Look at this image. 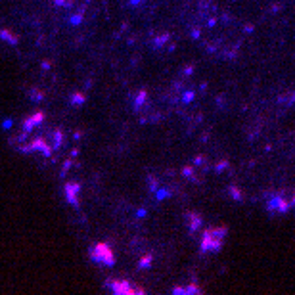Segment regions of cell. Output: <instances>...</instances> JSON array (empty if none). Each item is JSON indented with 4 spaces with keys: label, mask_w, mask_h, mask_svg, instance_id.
<instances>
[{
    "label": "cell",
    "mask_w": 295,
    "mask_h": 295,
    "mask_svg": "<svg viewBox=\"0 0 295 295\" xmlns=\"http://www.w3.org/2000/svg\"><path fill=\"white\" fill-rule=\"evenodd\" d=\"M226 226L221 228H207L203 232V238H201V253H207V251H219L221 245L224 242L226 236Z\"/></svg>",
    "instance_id": "obj_1"
},
{
    "label": "cell",
    "mask_w": 295,
    "mask_h": 295,
    "mask_svg": "<svg viewBox=\"0 0 295 295\" xmlns=\"http://www.w3.org/2000/svg\"><path fill=\"white\" fill-rule=\"evenodd\" d=\"M90 259L96 261V262H102V265H105V267H113L115 265V255L109 249V245L104 243V242H100L98 245H94L90 249Z\"/></svg>",
    "instance_id": "obj_2"
},
{
    "label": "cell",
    "mask_w": 295,
    "mask_h": 295,
    "mask_svg": "<svg viewBox=\"0 0 295 295\" xmlns=\"http://www.w3.org/2000/svg\"><path fill=\"white\" fill-rule=\"evenodd\" d=\"M105 286L109 287L113 293H119V295L144 293L142 289H136V286H132V284H130V282H127V280H113V278H107V280H105Z\"/></svg>",
    "instance_id": "obj_3"
},
{
    "label": "cell",
    "mask_w": 295,
    "mask_h": 295,
    "mask_svg": "<svg viewBox=\"0 0 295 295\" xmlns=\"http://www.w3.org/2000/svg\"><path fill=\"white\" fill-rule=\"evenodd\" d=\"M65 196H67V201L73 205V207H79V190H81V184L79 182H73L69 180L65 184Z\"/></svg>",
    "instance_id": "obj_4"
},
{
    "label": "cell",
    "mask_w": 295,
    "mask_h": 295,
    "mask_svg": "<svg viewBox=\"0 0 295 295\" xmlns=\"http://www.w3.org/2000/svg\"><path fill=\"white\" fill-rule=\"evenodd\" d=\"M33 150H38L44 155H50L52 153V148L48 146V142H46L44 138H37V140H33V142L29 144V151H33Z\"/></svg>",
    "instance_id": "obj_5"
},
{
    "label": "cell",
    "mask_w": 295,
    "mask_h": 295,
    "mask_svg": "<svg viewBox=\"0 0 295 295\" xmlns=\"http://www.w3.org/2000/svg\"><path fill=\"white\" fill-rule=\"evenodd\" d=\"M42 121H44V113H40V111H38V113H35L33 117L25 119V123H23V132H27V134H29L31 130H33V127H35V125H40Z\"/></svg>",
    "instance_id": "obj_6"
},
{
    "label": "cell",
    "mask_w": 295,
    "mask_h": 295,
    "mask_svg": "<svg viewBox=\"0 0 295 295\" xmlns=\"http://www.w3.org/2000/svg\"><path fill=\"white\" fill-rule=\"evenodd\" d=\"M173 293H180V295H186V293H199V287L196 284L192 286H186V287H175Z\"/></svg>",
    "instance_id": "obj_7"
},
{
    "label": "cell",
    "mask_w": 295,
    "mask_h": 295,
    "mask_svg": "<svg viewBox=\"0 0 295 295\" xmlns=\"http://www.w3.org/2000/svg\"><path fill=\"white\" fill-rule=\"evenodd\" d=\"M0 38H4V40H8V42H12V44H15V42H18V37H15V35H12L10 31H6V29H2V31H0Z\"/></svg>",
    "instance_id": "obj_8"
},
{
    "label": "cell",
    "mask_w": 295,
    "mask_h": 295,
    "mask_svg": "<svg viewBox=\"0 0 295 295\" xmlns=\"http://www.w3.org/2000/svg\"><path fill=\"white\" fill-rule=\"evenodd\" d=\"M199 226H201V216L199 215H190V228L197 230Z\"/></svg>",
    "instance_id": "obj_9"
},
{
    "label": "cell",
    "mask_w": 295,
    "mask_h": 295,
    "mask_svg": "<svg viewBox=\"0 0 295 295\" xmlns=\"http://www.w3.org/2000/svg\"><path fill=\"white\" fill-rule=\"evenodd\" d=\"M52 138H54V148H52V150H58V148L61 146V140H64V136H61L59 130H56V132H52Z\"/></svg>",
    "instance_id": "obj_10"
},
{
    "label": "cell",
    "mask_w": 295,
    "mask_h": 295,
    "mask_svg": "<svg viewBox=\"0 0 295 295\" xmlns=\"http://www.w3.org/2000/svg\"><path fill=\"white\" fill-rule=\"evenodd\" d=\"M71 102H73L75 105H83V104H84V96H81V94H73V96H71Z\"/></svg>",
    "instance_id": "obj_11"
},
{
    "label": "cell",
    "mask_w": 295,
    "mask_h": 295,
    "mask_svg": "<svg viewBox=\"0 0 295 295\" xmlns=\"http://www.w3.org/2000/svg\"><path fill=\"white\" fill-rule=\"evenodd\" d=\"M151 265V257H144L140 262H138V268H146V267H150Z\"/></svg>",
    "instance_id": "obj_12"
},
{
    "label": "cell",
    "mask_w": 295,
    "mask_h": 295,
    "mask_svg": "<svg viewBox=\"0 0 295 295\" xmlns=\"http://www.w3.org/2000/svg\"><path fill=\"white\" fill-rule=\"evenodd\" d=\"M194 96H196V92H192V90L186 92V94H184V104H190V102L194 100Z\"/></svg>",
    "instance_id": "obj_13"
},
{
    "label": "cell",
    "mask_w": 295,
    "mask_h": 295,
    "mask_svg": "<svg viewBox=\"0 0 295 295\" xmlns=\"http://www.w3.org/2000/svg\"><path fill=\"white\" fill-rule=\"evenodd\" d=\"M163 197H169V192H167V190H159V192H157V199H163Z\"/></svg>",
    "instance_id": "obj_14"
},
{
    "label": "cell",
    "mask_w": 295,
    "mask_h": 295,
    "mask_svg": "<svg viewBox=\"0 0 295 295\" xmlns=\"http://www.w3.org/2000/svg\"><path fill=\"white\" fill-rule=\"evenodd\" d=\"M230 194H232V196H234L236 199H242V196H240V192H238L236 188H230Z\"/></svg>",
    "instance_id": "obj_15"
},
{
    "label": "cell",
    "mask_w": 295,
    "mask_h": 295,
    "mask_svg": "<svg viewBox=\"0 0 295 295\" xmlns=\"http://www.w3.org/2000/svg\"><path fill=\"white\" fill-rule=\"evenodd\" d=\"M167 38H169V37H167V35H163V37H159V38H157V42H155V44H163Z\"/></svg>",
    "instance_id": "obj_16"
},
{
    "label": "cell",
    "mask_w": 295,
    "mask_h": 295,
    "mask_svg": "<svg viewBox=\"0 0 295 295\" xmlns=\"http://www.w3.org/2000/svg\"><path fill=\"white\" fill-rule=\"evenodd\" d=\"M10 127H12V121L6 119V121H4V129H10Z\"/></svg>",
    "instance_id": "obj_17"
},
{
    "label": "cell",
    "mask_w": 295,
    "mask_h": 295,
    "mask_svg": "<svg viewBox=\"0 0 295 295\" xmlns=\"http://www.w3.org/2000/svg\"><path fill=\"white\" fill-rule=\"evenodd\" d=\"M226 165H228V163H224V161H222V163H219V167H216V170H222V169H224Z\"/></svg>",
    "instance_id": "obj_18"
},
{
    "label": "cell",
    "mask_w": 295,
    "mask_h": 295,
    "mask_svg": "<svg viewBox=\"0 0 295 295\" xmlns=\"http://www.w3.org/2000/svg\"><path fill=\"white\" fill-rule=\"evenodd\" d=\"M81 21V15H77V18H71V23H79Z\"/></svg>",
    "instance_id": "obj_19"
}]
</instances>
